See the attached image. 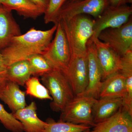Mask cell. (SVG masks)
Masks as SVG:
<instances>
[{
  "label": "cell",
  "mask_w": 132,
  "mask_h": 132,
  "mask_svg": "<svg viewBox=\"0 0 132 132\" xmlns=\"http://www.w3.org/2000/svg\"><path fill=\"white\" fill-rule=\"evenodd\" d=\"M41 77L43 84L52 97L51 108L61 112L75 96L67 77L63 72L54 69Z\"/></svg>",
  "instance_id": "3"
},
{
  "label": "cell",
  "mask_w": 132,
  "mask_h": 132,
  "mask_svg": "<svg viewBox=\"0 0 132 132\" xmlns=\"http://www.w3.org/2000/svg\"><path fill=\"white\" fill-rule=\"evenodd\" d=\"M67 0H49L44 12V22L46 24L53 22L57 25L59 13Z\"/></svg>",
  "instance_id": "24"
},
{
  "label": "cell",
  "mask_w": 132,
  "mask_h": 132,
  "mask_svg": "<svg viewBox=\"0 0 132 132\" xmlns=\"http://www.w3.org/2000/svg\"><path fill=\"white\" fill-rule=\"evenodd\" d=\"M6 1V0H0V5H2L3 3L5 2Z\"/></svg>",
  "instance_id": "29"
},
{
  "label": "cell",
  "mask_w": 132,
  "mask_h": 132,
  "mask_svg": "<svg viewBox=\"0 0 132 132\" xmlns=\"http://www.w3.org/2000/svg\"><path fill=\"white\" fill-rule=\"evenodd\" d=\"M97 100L82 93L75 95L61 112L60 120L93 127V109Z\"/></svg>",
  "instance_id": "4"
},
{
  "label": "cell",
  "mask_w": 132,
  "mask_h": 132,
  "mask_svg": "<svg viewBox=\"0 0 132 132\" xmlns=\"http://www.w3.org/2000/svg\"><path fill=\"white\" fill-rule=\"evenodd\" d=\"M27 60L30 64L33 76H42L53 69L42 54L35 55Z\"/></svg>",
  "instance_id": "22"
},
{
  "label": "cell",
  "mask_w": 132,
  "mask_h": 132,
  "mask_svg": "<svg viewBox=\"0 0 132 132\" xmlns=\"http://www.w3.org/2000/svg\"><path fill=\"white\" fill-rule=\"evenodd\" d=\"M109 5L113 6L118 7L125 5L126 0H109Z\"/></svg>",
  "instance_id": "27"
},
{
  "label": "cell",
  "mask_w": 132,
  "mask_h": 132,
  "mask_svg": "<svg viewBox=\"0 0 132 132\" xmlns=\"http://www.w3.org/2000/svg\"><path fill=\"white\" fill-rule=\"evenodd\" d=\"M98 38L108 45L121 57L132 50L131 18L120 27L103 30L99 34Z\"/></svg>",
  "instance_id": "6"
},
{
  "label": "cell",
  "mask_w": 132,
  "mask_h": 132,
  "mask_svg": "<svg viewBox=\"0 0 132 132\" xmlns=\"http://www.w3.org/2000/svg\"><path fill=\"white\" fill-rule=\"evenodd\" d=\"M126 3H132V0H126Z\"/></svg>",
  "instance_id": "28"
},
{
  "label": "cell",
  "mask_w": 132,
  "mask_h": 132,
  "mask_svg": "<svg viewBox=\"0 0 132 132\" xmlns=\"http://www.w3.org/2000/svg\"><path fill=\"white\" fill-rule=\"evenodd\" d=\"M80 1V0H71L72 1Z\"/></svg>",
  "instance_id": "31"
},
{
  "label": "cell",
  "mask_w": 132,
  "mask_h": 132,
  "mask_svg": "<svg viewBox=\"0 0 132 132\" xmlns=\"http://www.w3.org/2000/svg\"><path fill=\"white\" fill-rule=\"evenodd\" d=\"M132 14V7L126 5L118 7L109 5L98 17L94 19L92 37L98 38L100 33L107 29L121 27L130 20Z\"/></svg>",
  "instance_id": "7"
},
{
  "label": "cell",
  "mask_w": 132,
  "mask_h": 132,
  "mask_svg": "<svg viewBox=\"0 0 132 132\" xmlns=\"http://www.w3.org/2000/svg\"><path fill=\"white\" fill-rule=\"evenodd\" d=\"M88 67V83L82 93L98 99L100 97L102 83V73L97 57V50L94 42L90 39L87 45Z\"/></svg>",
  "instance_id": "10"
},
{
  "label": "cell",
  "mask_w": 132,
  "mask_h": 132,
  "mask_svg": "<svg viewBox=\"0 0 132 132\" xmlns=\"http://www.w3.org/2000/svg\"><path fill=\"white\" fill-rule=\"evenodd\" d=\"M91 39L96 48L98 60L102 71V80L104 81L119 72L121 66V56L98 38L92 37Z\"/></svg>",
  "instance_id": "11"
},
{
  "label": "cell",
  "mask_w": 132,
  "mask_h": 132,
  "mask_svg": "<svg viewBox=\"0 0 132 132\" xmlns=\"http://www.w3.org/2000/svg\"><path fill=\"white\" fill-rule=\"evenodd\" d=\"M36 110L35 102H32L24 108L12 113L23 125L24 131L42 132L45 129L47 123L38 118Z\"/></svg>",
  "instance_id": "14"
},
{
  "label": "cell",
  "mask_w": 132,
  "mask_h": 132,
  "mask_svg": "<svg viewBox=\"0 0 132 132\" xmlns=\"http://www.w3.org/2000/svg\"><path fill=\"white\" fill-rule=\"evenodd\" d=\"M90 132H132V116L122 106L110 117L96 123Z\"/></svg>",
  "instance_id": "12"
},
{
  "label": "cell",
  "mask_w": 132,
  "mask_h": 132,
  "mask_svg": "<svg viewBox=\"0 0 132 132\" xmlns=\"http://www.w3.org/2000/svg\"><path fill=\"white\" fill-rule=\"evenodd\" d=\"M0 122L7 130L12 132H23L24 127L22 123L16 119L12 113L5 110L0 103Z\"/></svg>",
  "instance_id": "23"
},
{
  "label": "cell",
  "mask_w": 132,
  "mask_h": 132,
  "mask_svg": "<svg viewBox=\"0 0 132 132\" xmlns=\"http://www.w3.org/2000/svg\"><path fill=\"white\" fill-rule=\"evenodd\" d=\"M123 98L106 97L97 99L93 109V116L95 124L112 115L123 106Z\"/></svg>",
  "instance_id": "15"
},
{
  "label": "cell",
  "mask_w": 132,
  "mask_h": 132,
  "mask_svg": "<svg viewBox=\"0 0 132 132\" xmlns=\"http://www.w3.org/2000/svg\"><path fill=\"white\" fill-rule=\"evenodd\" d=\"M57 25L46 31L32 28L27 32L15 36L9 45L1 51L7 66L27 60L36 54H43L52 42Z\"/></svg>",
  "instance_id": "1"
},
{
  "label": "cell",
  "mask_w": 132,
  "mask_h": 132,
  "mask_svg": "<svg viewBox=\"0 0 132 132\" xmlns=\"http://www.w3.org/2000/svg\"><path fill=\"white\" fill-rule=\"evenodd\" d=\"M22 34L12 11L0 5V51L7 47L12 38Z\"/></svg>",
  "instance_id": "13"
},
{
  "label": "cell",
  "mask_w": 132,
  "mask_h": 132,
  "mask_svg": "<svg viewBox=\"0 0 132 132\" xmlns=\"http://www.w3.org/2000/svg\"><path fill=\"white\" fill-rule=\"evenodd\" d=\"M7 75L8 81L24 86L32 76L31 67L28 61L17 62L7 66Z\"/></svg>",
  "instance_id": "19"
},
{
  "label": "cell",
  "mask_w": 132,
  "mask_h": 132,
  "mask_svg": "<svg viewBox=\"0 0 132 132\" xmlns=\"http://www.w3.org/2000/svg\"><path fill=\"white\" fill-rule=\"evenodd\" d=\"M126 93V78L118 72L102 81L100 97H118L123 99Z\"/></svg>",
  "instance_id": "17"
},
{
  "label": "cell",
  "mask_w": 132,
  "mask_h": 132,
  "mask_svg": "<svg viewBox=\"0 0 132 132\" xmlns=\"http://www.w3.org/2000/svg\"><path fill=\"white\" fill-rule=\"evenodd\" d=\"M26 95V92L21 90L19 85L9 81L0 93V99L13 113L27 106Z\"/></svg>",
  "instance_id": "16"
},
{
  "label": "cell",
  "mask_w": 132,
  "mask_h": 132,
  "mask_svg": "<svg viewBox=\"0 0 132 132\" xmlns=\"http://www.w3.org/2000/svg\"><path fill=\"white\" fill-rule=\"evenodd\" d=\"M26 94L40 100H52L47 88L42 85L36 76L31 77L25 84Z\"/></svg>",
  "instance_id": "21"
},
{
  "label": "cell",
  "mask_w": 132,
  "mask_h": 132,
  "mask_svg": "<svg viewBox=\"0 0 132 132\" xmlns=\"http://www.w3.org/2000/svg\"><path fill=\"white\" fill-rule=\"evenodd\" d=\"M90 129H89V130H86V131H84L82 132H90Z\"/></svg>",
  "instance_id": "30"
},
{
  "label": "cell",
  "mask_w": 132,
  "mask_h": 132,
  "mask_svg": "<svg viewBox=\"0 0 132 132\" xmlns=\"http://www.w3.org/2000/svg\"><path fill=\"white\" fill-rule=\"evenodd\" d=\"M109 5V0L71 1L62 7L59 13L58 23L62 19H69L80 15L88 14L97 19Z\"/></svg>",
  "instance_id": "9"
},
{
  "label": "cell",
  "mask_w": 132,
  "mask_h": 132,
  "mask_svg": "<svg viewBox=\"0 0 132 132\" xmlns=\"http://www.w3.org/2000/svg\"><path fill=\"white\" fill-rule=\"evenodd\" d=\"M46 122L47 124L42 132H82L91 127L87 125H78L60 120L56 122L52 119Z\"/></svg>",
  "instance_id": "20"
},
{
  "label": "cell",
  "mask_w": 132,
  "mask_h": 132,
  "mask_svg": "<svg viewBox=\"0 0 132 132\" xmlns=\"http://www.w3.org/2000/svg\"><path fill=\"white\" fill-rule=\"evenodd\" d=\"M94 20L80 15L59 21L65 32L71 54L86 53L88 41L94 34Z\"/></svg>",
  "instance_id": "2"
},
{
  "label": "cell",
  "mask_w": 132,
  "mask_h": 132,
  "mask_svg": "<svg viewBox=\"0 0 132 132\" xmlns=\"http://www.w3.org/2000/svg\"><path fill=\"white\" fill-rule=\"evenodd\" d=\"M2 5L10 11L15 10L26 18L36 19L45 12L44 9L30 0H6Z\"/></svg>",
  "instance_id": "18"
},
{
  "label": "cell",
  "mask_w": 132,
  "mask_h": 132,
  "mask_svg": "<svg viewBox=\"0 0 132 132\" xmlns=\"http://www.w3.org/2000/svg\"><path fill=\"white\" fill-rule=\"evenodd\" d=\"M55 36L42 55L53 69L64 72L68 67L71 53L65 34L58 22Z\"/></svg>",
  "instance_id": "5"
},
{
  "label": "cell",
  "mask_w": 132,
  "mask_h": 132,
  "mask_svg": "<svg viewBox=\"0 0 132 132\" xmlns=\"http://www.w3.org/2000/svg\"><path fill=\"white\" fill-rule=\"evenodd\" d=\"M7 66L0 51V93L9 81L7 79Z\"/></svg>",
  "instance_id": "25"
},
{
  "label": "cell",
  "mask_w": 132,
  "mask_h": 132,
  "mask_svg": "<svg viewBox=\"0 0 132 132\" xmlns=\"http://www.w3.org/2000/svg\"><path fill=\"white\" fill-rule=\"evenodd\" d=\"M63 72L70 83L75 95L85 92L88 83L87 53L71 54L68 67Z\"/></svg>",
  "instance_id": "8"
},
{
  "label": "cell",
  "mask_w": 132,
  "mask_h": 132,
  "mask_svg": "<svg viewBox=\"0 0 132 132\" xmlns=\"http://www.w3.org/2000/svg\"><path fill=\"white\" fill-rule=\"evenodd\" d=\"M30 1L44 9L45 12V10L47 7L49 0H30Z\"/></svg>",
  "instance_id": "26"
}]
</instances>
